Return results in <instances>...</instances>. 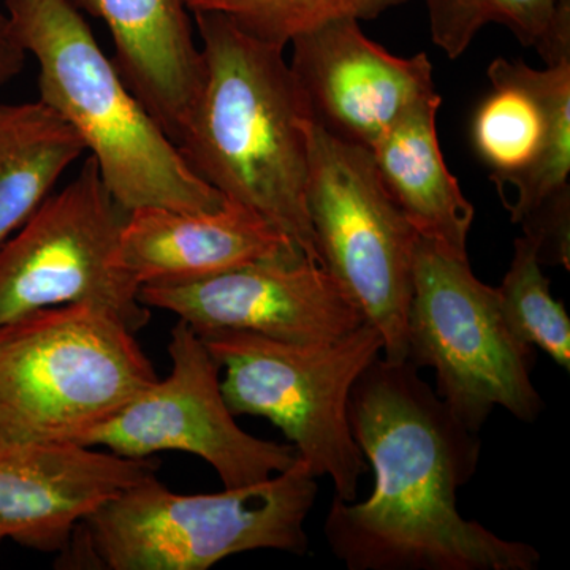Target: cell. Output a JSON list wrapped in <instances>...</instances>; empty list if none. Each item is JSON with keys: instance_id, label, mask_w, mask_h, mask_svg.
<instances>
[{"instance_id": "obj_18", "label": "cell", "mask_w": 570, "mask_h": 570, "mask_svg": "<svg viewBox=\"0 0 570 570\" xmlns=\"http://www.w3.org/2000/svg\"><path fill=\"white\" fill-rule=\"evenodd\" d=\"M85 153L69 124L40 100L0 104V246Z\"/></svg>"}, {"instance_id": "obj_5", "label": "cell", "mask_w": 570, "mask_h": 570, "mask_svg": "<svg viewBox=\"0 0 570 570\" xmlns=\"http://www.w3.org/2000/svg\"><path fill=\"white\" fill-rule=\"evenodd\" d=\"M111 307H45L0 325V448L73 441L159 381Z\"/></svg>"}, {"instance_id": "obj_22", "label": "cell", "mask_w": 570, "mask_h": 570, "mask_svg": "<svg viewBox=\"0 0 570 570\" xmlns=\"http://www.w3.org/2000/svg\"><path fill=\"white\" fill-rule=\"evenodd\" d=\"M28 52L22 48L7 11L0 10V88L24 69Z\"/></svg>"}, {"instance_id": "obj_20", "label": "cell", "mask_w": 570, "mask_h": 570, "mask_svg": "<svg viewBox=\"0 0 570 570\" xmlns=\"http://www.w3.org/2000/svg\"><path fill=\"white\" fill-rule=\"evenodd\" d=\"M433 43L459 59L487 24L508 28L523 47L542 52L557 21L558 0H423Z\"/></svg>"}, {"instance_id": "obj_8", "label": "cell", "mask_w": 570, "mask_h": 570, "mask_svg": "<svg viewBox=\"0 0 570 570\" xmlns=\"http://www.w3.org/2000/svg\"><path fill=\"white\" fill-rule=\"evenodd\" d=\"M306 205L322 266L377 330L384 358L403 362L420 236L370 149L311 121Z\"/></svg>"}, {"instance_id": "obj_1", "label": "cell", "mask_w": 570, "mask_h": 570, "mask_svg": "<svg viewBox=\"0 0 570 570\" xmlns=\"http://www.w3.org/2000/svg\"><path fill=\"white\" fill-rule=\"evenodd\" d=\"M348 423L374 472L365 501L333 499L330 550L348 570H534L530 543L499 538L456 509L478 472L479 433L407 360L379 358L352 387Z\"/></svg>"}, {"instance_id": "obj_21", "label": "cell", "mask_w": 570, "mask_h": 570, "mask_svg": "<svg viewBox=\"0 0 570 570\" xmlns=\"http://www.w3.org/2000/svg\"><path fill=\"white\" fill-rule=\"evenodd\" d=\"M407 0H187L190 11H217L239 29L287 47L294 37L336 20H374Z\"/></svg>"}, {"instance_id": "obj_11", "label": "cell", "mask_w": 570, "mask_h": 570, "mask_svg": "<svg viewBox=\"0 0 570 570\" xmlns=\"http://www.w3.org/2000/svg\"><path fill=\"white\" fill-rule=\"evenodd\" d=\"M146 307L170 311L194 332L254 333L292 344L332 343L366 324L324 266L266 261L183 281L140 285Z\"/></svg>"}, {"instance_id": "obj_13", "label": "cell", "mask_w": 570, "mask_h": 570, "mask_svg": "<svg viewBox=\"0 0 570 570\" xmlns=\"http://www.w3.org/2000/svg\"><path fill=\"white\" fill-rule=\"evenodd\" d=\"M288 45L313 121L370 151L404 112L438 94L425 52L392 55L367 39L360 21L325 22Z\"/></svg>"}, {"instance_id": "obj_16", "label": "cell", "mask_w": 570, "mask_h": 570, "mask_svg": "<svg viewBox=\"0 0 570 570\" xmlns=\"http://www.w3.org/2000/svg\"><path fill=\"white\" fill-rule=\"evenodd\" d=\"M104 21L111 61L164 132L178 141L204 81V56L183 0H69Z\"/></svg>"}, {"instance_id": "obj_12", "label": "cell", "mask_w": 570, "mask_h": 570, "mask_svg": "<svg viewBox=\"0 0 570 570\" xmlns=\"http://www.w3.org/2000/svg\"><path fill=\"white\" fill-rule=\"evenodd\" d=\"M493 91L472 119L475 153L498 193L515 189L512 216L570 195V56L535 70L521 61L490 63Z\"/></svg>"}, {"instance_id": "obj_6", "label": "cell", "mask_w": 570, "mask_h": 570, "mask_svg": "<svg viewBox=\"0 0 570 570\" xmlns=\"http://www.w3.org/2000/svg\"><path fill=\"white\" fill-rule=\"evenodd\" d=\"M197 335L224 373L220 389L232 414L269 420L314 478L332 480L335 498L356 501L367 463L348 423V400L382 354L377 330L363 324L322 344L228 330Z\"/></svg>"}, {"instance_id": "obj_3", "label": "cell", "mask_w": 570, "mask_h": 570, "mask_svg": "<svg viewBox=\"0 0 570 570\" xmlns=\"http://www.w3.org/2000/svg\"><path fill=\"white\" fill-rule=\"evenodd\" d=\"M6 11L39 66L40 102L91 151L116 204L126 212L159 206L189 213L225 204L190 170L69 0H6Z\"/></svg>"}, {"instance_id": "obj_19", "label": "cell", "mask_w": 570, "mask_h": 570, "mask_svg": "<svg viewBox=\"0 0 570 570\" xmlns=\"http://www.w3.org/2000/svg\"><path fill=\"white\" fill-rule=\"evenodd\" d=\"M497 292L510 333L570 371L569 314L551 295L550 279L543 275L538 250L527 236L515 239L512 262Z\"/></svg>"}, {"instance_id": "obj_7", "label": "cell", "mask_w": 570, "mask_h": 570, "mask_svg": "<svg viewBox=\"0 0 570 570\" xmlns=\"http://www.w3.org/2000/svg\"><path fill=\"white\" fill-rule=\"evenodd\" d=\"M534 358L505 325L497 288L475 277L468 258L419 238L406 360L434 371V392L455 417L474 433L494 407L535 422L546 404L531 381Z\"/></svg>"}, {"instance_id": "obj_9", "label": "cell", "mask_w": 570, "mask_h": 570, "mask_svg": "<svg viewBox=\"0 0 570 570\" xmlns=\"http://www.w3.org/2000/svg\"><path fill=\"white\" fill-rule=\"evenodd\" d=\"M127 214L89 156L80 174L0 246V325L73 303L111 307L134 332L148 325L140 285L115 262Z\"/></svg>"}, {"instance_id": "obj_14", "label": "cell", "mask_w": 570, "mask_h": 570, "mask_svg": "<svg viewBox=\"0 0 570 570\" xmlns=\"http://www.w3.org/2000/svg\"><path fill=\"white\" fill-rule=\"evenodd\" d=\"M151 459H129L73 441L0 448V543L59 553L82 520L156 474Z\"/></svg>"}, {"instance_id": "obj_23", "label": "cell", "mask_w": 570, "mask_h": 570, "mask_svg": "<svg viewBox=\"0 0 570 570\" xmlns=\"http://www.w3.org/2000/svg\"><path fill=\"white\" fill-rule=\"evenodd\" d=\"M183 2H184V3H186V2H187V0H183Z\"/></svg>"}, {"instance_id": "obj_4", "label": "cell", "mask_w": 570, "mask_h": 570, "mask_svg": "<svg viewBox=\"0 0 570 570\" xmlns=\"http://www.w3.org/2000/svg\"><path fill=\"white\" fill-rule=\"evenodd\" d=\"M298 459L265 482L214 494H178L148 475L78 524L63 568L208 570L234 554H305L317 482Z\"/></svg>"}, {"instance_id": "obj_15", "label": "cell", "mask_w": 570, "mask_h": 570, "mask_svg": "<svg viewBox=\"0 0 570 570\" xmlns=\"http://www.w3.org/2000/svg\"><path fill=\"white\" fill-rule=\"evenodd\" d=\"M305 257L261 214L225 198L216 212L146 206L127 214L116 266L138 285L204 279L238 266Z\"/></svg>"}, {"instance_id": "obj_17", "label": "cell", "mask_w": 570, "mask_h": 570, "mask_svg": "<svg viewBox=\"0 0 570 570\" xmlns=\"http://www.w3.org/2000/svg\"><path fill=\"white\" fill-rule=\"evenodd\" d=\"M441 102L434 94L404 112L371 154L382 183L420 238L468 258L475 209L442 156L436 129Z\"/></svg>"}, {"instance_id": "obj_10", "label": "cell", "mask_w": 570, "mask_h": 570, "mask_svg": "<svg viewBox=\"0 0 570 570\" xmlns=\"http://www.w3.org/2000/svg\"><path fill=\"white\" fill-rule=\"evenodd\" d=\"M171 373L118 414L86 431L78 444L129 459L184 452L205 460L224 489L265 482L298 461L291 444L264 441L238 426L220 389L219 363L193 326L171 328Z\"/></svg>"}, {"instance_id": "obj_2", "label": "cell", "mask_w": 570, "mask_h": 570, "mask_svg": "<svg viewBox=\"0 0 570 570\" xmlns=\"http://www.w3.org/2000/svg\"><path fill=\"white\" fill-rule=\"evenodd\" d=\"M204 81L176 146L198 178L275 225L322 266L306 205L309 107L284 47L217 11H190Z\"/></svg>"}]
</instances>
